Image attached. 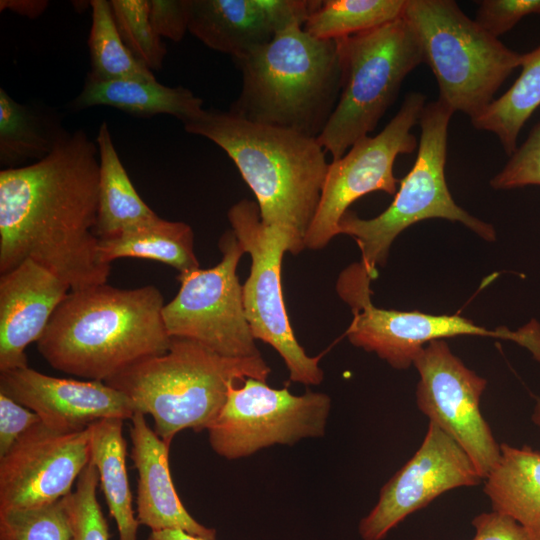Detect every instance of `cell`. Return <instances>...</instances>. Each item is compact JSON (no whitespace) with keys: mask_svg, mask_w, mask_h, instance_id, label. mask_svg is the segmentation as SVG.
<instances>
[{"mask_svg":"<svg viewBox=\"0 0 540 540\" xmlns=\"http://www.w3.org/2000/svg\"><path fill=\"white\" fill-rule=\"evenodd\" d=\"M98 188V147L81 129L44 159L1 170L0 273L29 259L70 291L107 283L94 233Z\"/></svg>","mask_w":540,"mask_h":540,"instance_id":"obj_1","label":"cell"},{"mask_svg":"<svg viewBox=\"0 0 540 540\" xmlns=\"http://www.w3.org/2000/svg\"><path fill=\"white\" fill-rule=\"evenodd\" d=\"M183 125L227 153L253 192L262 222L285 237L288 252L306 249L329 165L318 140L229 110L203 109Z\"/></svg>","mask_w":540,"mask_h":540,"instance_id":"obj_2","label":"cell"},{"mask_svg":"<svg viewBox=\"0 0 540 540\" xmlns=\"http://www.w3.org/2000/svg\"><path fill=\"white\" fill-rule=\"evenodd\" d=\"M164 305L154 285L120 289L103 283L69 291L38 340V351L58 371L105 382L168 351Z\"/></svg>","mask_w":540,"mask_h":540,"instance_id":"obj_3","label":"cell"},{"mask_svg":"<svg viewBox=\"0 0 540 540\" xmlns=\"http://www.w3.org/2000/svg\"><path fill=\"white\" fill-rule=\"evenodd\" d=\"M242 87L229 111L249 121L318 138L339 100L342 70L336 40L310 36L299 23L234 60Z\"/></svg>","mask_w":540,"mask_h":540,"instance_id":"obj_4","label":"cell"},{"mask_svg":"<svg viewBox=\"0 0 540 540\" xmlns=\"http://www.w3.org/2000/svg\"><path fill=\"white\" fill-rule=\"evenodd\" d=\"M270 372L261 355L226 357L197 342L171 338L166 353L141 360L105 383L126 395L135 412L150 415L155 433L171 446L180 431L207 430L232 385L247 378L266 381Z\"/></svg>","mask_w":540,"mask_h":540,"instance_id":"obj_5","label":"cell"},{"mask_svg":"<svg viewBox=\"0 0 540 540\" xmlns=\"http://www.w3.org/2000/svg\"><path fill=\"white\" fill-rule=\"evenodd\" d=\"M453 110L439 99L425 105L420 120L417 157L409 173L399 181L392 203L378 216L363 219L347 211L338 233L352 237L360 262L347 268L357 282L370 285L385 265L395 238L409 226L431 218L460 222L487 241L496 239L492 225L470 215L454 201L445 178L448 126Z\"/></svg>","mask_w":540,"mask_h":540,"instance_id":"obj_6","label":"cell"},{"mask_svg":"<svg viewBox=\"0 0 540 540\" xmlns=\"http://www.w3.org/2000/svg\"><path fill=\"white\" fill-rule=\"evenodd\" d=\"M402 17L415 32L423 62L434 74L439 100L453 112L478 116L522 54L471 20L453 0H406Z\"/></svg>","mask_w":540,"mask_h":540,"instance_id":"obj_7","label":"cell"},{"mask_svg":"<svg viewBox=\"0 0 540 540\" xmlns=\"http://www.w3.org/2000/svg\"><path fill=\"white\" fill-rule=\"evenodd\" d=\"M336 43L342 87L336 108L317 138L333 160L375 130L404 79L423 62L419 40L403 17Z\"/></svg>","mask_w":540,"mask_h":540,"instance_id":"obj_8","label":"cell"},{"mask_svg":"<svg viewBox=\"0 0 540 540\" xmlns=\"http://www.w3.org/2000/svg\"><path fill=\"white\" fill-rule=\"evenodd\" d=\"M219 249L215 266L178 274L179 291L162 309L165 328L171 338L197 342L222 356H260L237 275L244 249L231 229L220 237Z\"/></svg>","mask_w":540,"mask_h":540,"instance_id":"obj_9","label":"cell"},{"mask_svg":"<svg viewBox=\"0 0 540 540\" xmlns=\"http://www.w3.org/2000/svg\"><path fill=\"white\" fill-rule=\"evenodd\" d=\"M231 230L251 258L250 273L242 285L243 304L252 334L282 357L290 380L318 385L324 373L320 356L311 357L298 343L289 322L281 284V265L288 243L265 225L256 202L243 199L227 212Z\"/></svg>","mask_w":540,"mask_h":540,"instance_id":"obj_10","label":"cell"},{"mask_svg":"<svg viewBox=\"0 0 540 540\" xmlns=\"http://www.w3.org/2000/svg\"><path fill=\"white\" fill-rule=\"evenodd\" d=\"M331 408L327 394L293 395L266 381L247 378L229 388L226 402L208 427L211 448L226 459H239L274 444L292 445L325 433Z\"/></svg>","mask_w":540,"mask_h":540,"instance_id":"obj_11","label":"cell"},{"mask_svg":"<svg viewBox=\"0 0 540 540\" xmlns=\"http://www.w3.org/2000/svg\"><path fill=\"white\" fill-rule=\"evenodd\" d=\"M425 102L424 94L410 92L380 133L358 140L328 165L319 204L306 235V248L322 249L339 235V222L357 199L375 191L396 194L400 180L393 174L394 162L398 155L418 148L411 129L419 123Z\"/></svg>","mask_w":540,"mask_h":540,"instance_id":"obj_12","label":"cell"},{"mask_svg":"<svg viewBox=\"0 0 540 540\" xmlns=\"http://www.w3.org/2000/svg\"><path fill=\"white\" fill-rule=\"evenodd\" d=\"M413 365L420 376L419 410L459 444L485 479L500 457V444L480 410L486 379L469 369L444 340L425 345Z\"/></svg>","mask_w":540,"mask_h":540,"instance_id":"obj_13","label":"cell"},{"mask_svg":"<svg viewBox=\"0 0 540 540\" xmlns=\"http://www.w3.org/2000/svg\"><path fill=\"white\" fill-rule=\"evenodd\" d=\"M353 319L346 336L356 347L374 352L396 369L413 365L428 343L455 336H484L507 339L526 347L540 362V325L532 320L518 331L506 327L490 330L459 315H433L420 311H398L374 306L371 296L350 304Z\"/></svg>","mask_w":540,"mask_h":540,"instance_id":"obj_14","label":"cell"},{"mask_svg":"<svg viewBox=\"0 0 540 540\" xmlns=\"http://www.w3.org/2000/svg\"><path fill=\"white\" fill-rule=\"evenodd\" d=\"M482 479L459 444L429 422L421 446L382 487L377 504L361 520L359 533L363 540H381L444 492L476 486Z\"/></svg>","mask_w":540,"mask_h":540,"instance_id":"obj_15","label":"cell"},{"mask_svg":"<svg viewBox=\"0 0 540 540\" xmlns=\"http://www.w3.org/2000/svg\"><path fill=\"white\" fill-rule=\"evenodd\" d=\"M90 462L89 427L58 432L37 424L0 458V510L51 504L71 493Z\"/></svg>","mask_w":540,"mask_h":540,"instance_id":"obj_16","label":"cell"},{"mask_svg":"<svg viewBox=\"0 0 540 540\" xmlns=\"http://www.w3.org/2000/svg\"><path fill=\"white\" fill-rule=\"evenodd\" d=\"M0 393L35 412L58 432H77L106 418L131 419L135 409L103 381L58 378L29 366L0 372Z\"/></svg>","mask_w":540,"mask_h":540,"instance_id":"obj_17","label":"cell"},{"mask_svg":"<svg viewBox=\"0 0 540 540\" xmlns=\"http://www.w3.org/2000/svg\"><path fill=\"white\" fill-rule=\"evenodd\" d=\"M69 291L29 259L0 275V372L28 366L25 349L42 337Z\"/></svg>","mask_w":540,"mask_h":540,"instance_id":"obj_18","label":"cell"},{"mask_svg":"<svg viewBox=\"0 0 540 540\" xmlns=\"http://www.w3.org/2000/svg\"><path fill=\"white\" fill-rule=\"evenodd\" d=\"M131 459L138 473L136 518L151 531L177 529L205 540H215L216 531L197 522L183 506L169 470V449L135 412L130 419Z\"/></svg>","mask_w":540,"mask_h":540,"instance_id":"obj_19","label":"cell"},{"mask_svg":"<svg viewBox=\"0 0 540 540\" xmlns=\"http://www.w3.org/2000/svg\"><path fill=\"white\" fill-rule=\"evenodd\" d=\"M279 30L269 0H190L188 31L233 60L265 45Z\"/></svg>","mask_w":540,"mask_h":540,"instance_id":"obj_20","label":"cell"},{"mask_svg":"<svg viewBox=\"0 0 540 540\" xmlns=\"http://www.w3.org/2000/svg\"><path fill=\"white\" fill-rule=\"evenodd\" d=\"M94 106H109L143 118L168 114L182 123L204 109L203 100L182 86L169 87L157 80H99L87 74L70 109L78 111Z\"/></svg>","mask_w":540,"mask_h":540,"instance_id":"obj_21","label":"cell"},{"mask_svg":"<svg viewBox=\"0 0 540 540\" xmlns=\"http://www.w3.org/2000/svg\"><path fill=\"white\" fill-rule=\"evenodd\" d=\"M492 511L512 518L540 540V451L500 444V457L485 478Z\"/></svg>","mask_w":540,"mask_h":540,"instance_id":"obj_22","label":"cell"},{"mask_svg":"<svg viewBox=\"0 0 540 540\" xmlns=\"http://www.w3.org/2000/svg\"><path fill=\"white\" fill-rule=\"evenodd\" d=\"M99 158V188L96 237L107 239L159 216L137 193L114 146L106 122L96 136Z\"/></svg>","mask_w":540,"mask_h":540,"instance_id":"obj_23","label":"cell"},{"mask_svg":"<svg viewBox=\"0 0 540 540\" xmlns=\"http://www.w3.org/2000/svg\"><path fill=\"white\" fill-rule=\"evenodd\" d=\"M69 133L51 108L17 102L0 88V165L4 169L44 159Z\"/></svg>","mask_w":540,"mask_h":540,"instance_id":"obj_24","label":"cell"},{"mask_svg":"<svg viewBox=\"0 0 540 540\" xmlns=\"http://www.w3.org/2000/svg\"><path fill=\"white\" fill-rule=\"evenodd\" d=\"M98 254L100 261L108 265L115 259L131 257L160 262L179 273L200 268L191 226L160 217L114 237L100 239Z\"/></svg>","mask_w":540,"mask_h":540,"instance_id":"obj_25","label":"cell"},{"mask_svg":"<svg viewBox=\"0 0 540 540\" xmlns=\"http://www.w3.org/2000/svg\"><path fill=\"white\" fill-rule=\"evenodd\" d=\"M123 421L106 418L89 426L90 461L99 473V483L110 515L116 523L119 540H137L140 524L132 507Z\"/></svg>","mask_w":540,"mask_h":540,"instance_id":"obj_26","label":"cell"},{"mask_svg":"<svg viewBox=\"0 0 540 540\" xmlns=\"http://www.w3.org/2000/svg\"><path fill=\"white\" fill-rule=\"evenodd\" d=\"M520 67L512 86L471 119L475 128L495 134L509 156L525 122L540 106V46L522 54Z\"/></svg>","mask_w":540,"mask_h":540,"instance_id":"obj_27","label":"cell"},{"mask_svg":"<svg viewBox=\"0 0 540 540\" xmlns=\"http://www.w3.org/2000/svg\"><path fill=\"white\" fill-rule=\"evenodd\" d=\"M406 0H319L303 25L310 36L336 40L402 17Z\"/></svg>","mask_w":540,"mask_h":540,"instance_id":"obj_28","label":"cell"},{"mask_svg":"<svg viewBox=\"0 0 540 540\" xmlns=\"http://www.w3.org/2000/svg\"><path fill=\"white\" fill-rule=\"evenodd\" d=\"M88 38L91 70L99 80H156L153 72L137 60L125 45L116 26L110 1L92 0Z\"/></svg>","mask_w":540,"mask_h":540,"instance_id":"obj_29","label":"cell"},{"mask_svg":"<svg viewBox=\"0 0 540 540\" xmlns=\"http://www.w3.org/2000/svg\"><path fill=\"white\" fill-rule=\"evenodd\" d=\"M119 33L134 55L149 70H160L167 49L150 19L149 0H111Z\"/></svg>","mask_w":540,"mask_h":540,"instance_id":"obj_30","label":"cell"},{"mask_svg":"<svg viewBox=\"0 0 540 540\" xmlns=\"http://www.w3.org/2000/svg\"><path fill=\"white\" fill-rule=\"evenodd\" d=\"M0 540H72L65 497L39 507L0 510Z\"/></svg>","mask_w":540,"mask_h":540,"instance_id":"obj_31","label":"cell"},{"mask_svg":"<svg viewBox=\"0 0 540 540\" xmlns=\"http://www.w3.org/2000/svg\"><path fill=\"white\" fill-rule=\"evenodd\" d=\"M99 473L90 461L76 481V490L65 497L72 540H109V528L97 500Z\"/></svg>","mask_w":540,"mask_h":540,"instance_id":"obj_32","label":"cell"},{"mask_svg":"<svg viewBox=\"0 0 540 540\" xmlns=\"http://www.w3.org/2000/svg\"><path fill=\"white\" fill-rule=\"evenodd\" d=\"M490 184L496 190L540 185V122L533 127L524 143L516 148Z\"/></svg>","mask_w":540,"mask_h":540,"instance_id":"obj_33","label":"cell"},{"mask_svg":"<svg viewBox=\"0 0 540 540\" xmlns=\"http://www.w3.org/2000/svg\"><path fill=\"white\" fill-rule=\"evenodd\" d=\"M477 3L475 22L496 38L511 30L523 17L540 14V0H482Z\"/></svg>","mask_w":540,"mask_h":540,"instance_id":"obj_34","label":"cell"},{"mask_svg":"<svg viewBox=\"0 0 540 540\" xmlns=\"http://www.w3.org/2000/svg\"><path fill=\"white\" fill-rule=\"evenodd\" d=\"M41 422L35 412L0 393V458L21 436Z\"/></svg>","mask_w":540,"mask_h":540,"instance_id":"obj_35","label":"cell"},{"mask_svg":"<svg viewBox=\"0 0 540 540\" xmlns=\"http://www.w3.org/2000/svg\"><path fill=\"white\" fill-rule=\"evenodd\" d=\"M150 19L156 33L179 42L188 31L190 0H149Z\"/></svg>","mask_w":540,"mask_h":540,"instance_id":"obj_36","label":"cell"},{"mask_svg":"<svg viewBox=\"0 0 540 540\" xmlns=\"http://www.w3.org/2000/svg\"><path fill=\"white\" fill-rule=\"evenodd\" d=\"M472 540H533L515 520L495 511L483 512L472 520Z\"/></svg>","mask_w":540,"mask_h":540,"instance_id":"obj_37","label":"cell"},{"mask_svg":"<svg viewBox=\"0 0 540 540\" xmlns=\"http://www.w3.org/2000/svg\"><path fill=\"white\" fill-rule=\"evenodd\" d=\"M49 2L46 0H1L0 11L9 10L20 16L35 19L44 13Z\"/></svg>","mask_w":540,"mask_h":540,"instance_id":"obj_38","label":"cell"},{"mask_svg":"<svg viewBox=\"0 0 540 540\" xmlns=\"http://www.w3.org/2000/svg\"><path fill=\"white\" fill-rule=\"evenodd\" d=\"M147 540H205V539L191 535L182 530L168 529V530H161V531H151Z\"/></svg>","mask_w":540,"mask_h":540,"instance_id":"obj_39","label":"cell"},{"mask_svg":"<svg viewBox=\"0 0 540 540\" xmlns=\"http://www.w3.org/2000/svg\"><path fill=\"white\" fill-rule=\"evenodd\" d=\"M532 420L538 427H540V399L536 400Z\"/></svg>","mask_w":540,"mask_h":540,"instance_id":"obj_40","label":"cell"}]
</instances>
